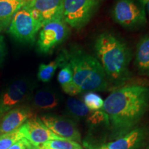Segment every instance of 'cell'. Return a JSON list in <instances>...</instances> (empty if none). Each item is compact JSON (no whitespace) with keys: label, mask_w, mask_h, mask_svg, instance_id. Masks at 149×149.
Here are the masks:
<instances>
[{"label":"cell","mask_w":149,"mask_h":149,"mask_svg":"<svg viewBox=\"0 0 149 149\" xmlns=\"http://www.w3.org/2000/svg\"><path fill=\"white\" fill-rule=\"evenodd\" d=\"M8 149H27L26 147L25 144H24L23 140L22 139L21 140L17 141V142L15 143L11 146L10 148Z\"/></svg>","instance_id":"cell-26"},{"label":"cell","mask_w":149,"mask_h":149,"mask_svg":"<svg viewBox=\"0 0 149 149\" xmlns=\"http://www.w3.org/2000/svg\"><path fill=\"white\" fill-rule=\"evenodd\" d=\"M140 3L146 8L147 13H148V17H149V0H139Z\"/></svg>","instance_id":"cell-27"},{"label":"cell","mask_w":149,"mask_h":149,"mask_svg":"<svg viewBox=\"0 0 149 149\" xmlns=\"http://www.w3.org/2000/svg\"><path fill=\"white\" fill-rule=\"evenodd\" d=\"M40 120L54 134L68 140L79 141L81 135L73 120L54 115H44Z\"/></svg>","instance_id":"cell-11"},{"label":"cell","mask_w":149,"mask_h":149,"mask_svg":"<svg viewBox=\"0 0 149 149\" xmlns=\"http://www.w3.org/2000/svg\"><path fill=\"white\" fill-rule=\"evenodd\" d=\"M23 6V0H0V26L6 29L14 14Z\"/></svg>","instance_id":"cell-16"},{"label":"cell","mask_w":149,"mask_h":149,"mask_svg":"<svg viewBox=\"0 0 149 149\" xmlns=\"http://www.w3.org/2000/svg\"><path fill=\"white\" fill-rule=\"evenodd\" d=\"M32 89V83L26 78H18L11 81L0 94V120L28 99Z\"/></svg>","instance_id":"cell-8"},{"label":"cell","mask_w":149,"mask_h":149,"mask_svg":"<svg viewBox=\"0 0 149 149\" xmlns=\"http://www.w3.org/2000/svg\"><path fill=\"white\" fill-rule=\"evenodd\" d=\"M23 138L35 146L53 139H66L51 131L39 117H31L19 128Z\"/></svg>","instance_id":"cell-10"},{"label":"cell","mask_w":149,"mask_h":149,"mask_svg":"<svg viewBox=\"0 0 149 149\" xmlns=\"http://www.w3.org/2000/svg\"><path fill=\"white\" fill-rule=\"evenodd\" d=\"M62 90L64 91V93H66V94L69 95L70 96L77 95L79 93H82L81 89L74 83V81H72V83L66 86L62 87Z\"/></svg>","instance_id":"cell-24"},{"label":"cell","mask_w":149,"mask_h":149,"mask_svg":"<svg viewBox=\"0 0 149 149\" xmlns=\"http://www.w3.org/2000/svg\"><path fill=\"white\" fill-rule=\"evenodd\" d=\"M60 55L71 67L74 83L82 93L106 91L109 88L107 75L97 57L78 46L64 50Z\"/></svg>","instance_id":"cell-3"},{"label":"cell","mask_w":149,"mask_h":149,"mask_svg":"<svg viewBox=\"0 0 149 149\" xmlns=\"http://www.w3.org/2000/svg\"><path fill=\"white\" fill-rule=\"evenodd\" d=\"M42 27V23L28 9L22 8L13 16L7 33L19 43L33 44Z\"/></svg>","instance_id":"cell-4"},{"label":"cell","mask_w":149,"mask_h":149,"mask_svg":"<svg viewBox=\"0 0 149 149\" xmlns=\"http://www.w3.org/2000/svg\"><path fill=\"white\" fill-rule=\"evenodd\" d=\"M61 60H62V58H61ZM60 68L61 69L57 74V80L62 88L73 81V74H72L71 67L69 64L65 62L63 60Z\"/></svg>","instance_id":"cell-21"},{"label":"cell","mask_w":149,"mask_h":149,"mask_svg":"<svg viewBox=\"0 0 149 149\" xmlns=\"http://www.w3.org/2000/svg\"><path fill=\"white\" fill-rule=\"evenodd\" d=\"M148 149H149V146H148Z\"/></svg>","instance_id":"cell-30"},{"label":"cell","mask_w":149,"mask_h":149,"mask_svg":"<svg viewBox=\"0 0 149 149\" xmlns=\"http://www.w3.org/2000/svg\"><path fill=\"white\" fill-rule=\"evenodd\" d=\"M148 107L149 87L146 86L127 85L112 92L102 109L109 117L111 138H120L135 128Z\"/></svg>","instance_id":"cell-1"},{"label":"cell","mask_w":149,"mask_h":149,"mask_svg":"<svg viewBox=\"0 0 149 149\" xmlns=\"http://www.w3.org/2000/svg\"><path fill=\"white\" fill-rule=\"evenodd\" d=\"M61 65V61L59 55L56 57L55 60L48 64H41L39 66L37 71V78L44 83L49 82L53 77L57 68H60Z\"/></svg>","instance_id":"cell-18"},{"label":"cell","mask_w":149,"mask_h":149,"mask_svg":"<svg viewBox=\"0 0 149 149\" xmlns=\"http://www.w3.org/2000/svg\"><path fill=\"white\" fill-rule=\"evenodd\" d=\"M102 0H64L63 21L70 27L80 30L95 13Z\"/></svg>","instance_id":"cell-5"},{"label":"cell","mask_w":149,"mask_h":149,"mask_svg":"<svg viewBox=\"0 0 149 149\" xmlns=\"http://www.w3.org/2000/svg\"><path fill=\"white\" fill-rule=\"evenodd\" d=\"M64 0H34L26 6L36 19L42 24L54 21L63 20Z\"/></svg>","instance_id":"cell-9"},{"label":"cell","mask_w":149,"mask_h":149,"mask_svg":"<svg viewBox=\"0 0 149 149\" xmlns=\"http://www.w3.org/2000/svg\"><path fill=\"white\" fill-rule=\"evenodd\" d=\"M94 49L109 82L124 84L129 79L132 58L131 50L126 43L113 33L104 32L97 37Z\"/></svg>","instance_id":"cell-2"},{"label":"cell","mask_w":149,"mask_h":149,"mask_svg":"<svg viewBox=\"0 0 149 149\" xmlns=\"http://www.w3.org/2000/svg\"><path fill=\"white\" fill-rule=\"evenodd\" d=\"M112 15L117 24L126 29L143 26L147 22L144 6L135 0H117Z\"/></svg>","instance_id":"cell-6"},{"label":"cell","mask_w":149,"mask_h":149,"mask_svg":"<svg viewBox=\"0 0 149 149\" xmlns=\"http://www.w3.org/2000/svg\"><path fill=\"white\" fill-rule=\"evenodd\" d=\"M145 128H135L120 138L102 145L98 149H139L146 138Z\"/></svg>","instance_id":"cell-12"},{"label":"cell","mask_w":149,"mask_h":149,"mask_svg":"<svg viewBox=\"0 0 149 149\" xmlns=\"http://www.w3.org/2000/svg\"><path fill=\"white\" fill-rule=\"evenodd\" d=\"M37 149H81L77 141L68 139H53L37 146Z\"/></svg>","instance_id":"cell-19"},{"label":"cell","mask_w":149,"mask_h":149,"mask_svg":"<svg viewBox=\"0 0 149 149\" xmlns=\"http://www.w3.org/2000/svg\"><path fill=\"white\" fill-rule=\"evenodd\" d=\"M6 54L7 48L4 37L3 35H0V67L2 66L3 62H4Z\"/></svg>","instance_id":"cell-25"},{"label":"cell","mask_w":149,"mask_h":149,"mask_svg":"<svg viewBox=\"0 0 149 149\" xmlns=\"http://www.w3.org/2000/svg\"><path fill=\"white\" fill-rule=\"evenodd\" d=\"M22 138L23 137L19 129L0 135V149H8Z\"/></svg>","instance_id":"cell-22"},{"label":"cell","mask_w":149,"mask_h":149,"mask_svg":"<svg viewBox=\"0 0 149 149\" xmlns=\"http://www.w3.org/2000/svg\"><path fill=\"white\" fill-rule=\"evenodd\" d=\"M4 30H6V29H5L4 27H3V26H0V33L2 32V31H4Z\"/></svg>","instance_id":"cell-29"},{"label":"cell","mask_w":149,"mask_h":149,"mask_svg":"<svg viewBox=\"0 0 149 149\" xmlns=\"http://www.w3.org/2000/svg\"><path fill=\"white\" fill-rule=\"evenodd\" d=\"M66 112L69 116L74 119L83 118L88 116L91 111L83 101L75 98H68L66 102Z\"/></svg>","instance_id":"cell-17"},{"label":"cell","mask_w":149,"mask_h":149,"mask_svg":"<svg viewBox=\"0 0 149 149\" xmlns=\"http://www.w3.org/2000/svg\"><path fill=\"white\" fill-rule=\"evenodd\" d=\"M32 116L29 107L19 106L10 110L0 120V135L19 129Z\"/></svg>","instance_id":"cell-13"},{"label":"cell","mask_w":149,"mask_h":149,"mask_svg":"<svg viewBox=\"0 0 149 149\" xmlns=\"http://www.w3.org/2000/svg\"><path fill=\"white\" fill-rule=\"evenodd\" d=\"M104 102L102 97L94 92H86L83 95V102L90 111L102 110Z\"/></svg>","instance_id":"cell-20"},{"label":"cell","mask_w":149,"mask_h":149,"mask_svg":"<svg viewBox=\"0 0 149 149\" xmlns=\"http://www.w3.org/2000/svg\"><path fill=\"white\" fill-rule=\"evenodd\" d=\"M88 122L91 126H99L100 124H104L107 126H110L109 119L107 113L102 110L95 111L93 114L89 115Z\"/></svg>","instance_id":"cell-23"},{"label":"cell","mask_w":149,"mask_h":149,"mask_svg":"<svg viewBox=\"0 0 149 149\" xmlns=\"http://www.w3.org/2000/svg\"><path fill=\"white\" fill-rule=\"evenodd\" d=\"M135 64L139 74L149 76V33L144 35L137 43Z\"/></svg>","instance_id":"cell-15"},{"label":"cell","mask_w":149,"mask_h":149,"mask_svg":"<svg viewBox=\"0 0 149 149\" xmlns=\"http://www.w3.org/2000/svg\"><path fill=\"white\" fill-rule=\"evenodd\" d=\"M70 29L63 20H54L44 24L39 32L37 51L42 55L50 54L68 37Z\"/></svg>","instance_id":"cell-7"},{"label":"cell","mask_w":149,"mask_h":149,"mask_svg":"<svg viewBox=\"0 0 149 149\" xmlns=\"http://www.w3.org/2000/svg\"><path fill=\"white\" fill-rule=\"evenodd\" d=\"M33 1H34V0H23V2H24V6L23 7L26 6L30 4V3H31Z\"/></svg>","instance_id":"cell-28"},{"label":"cell","mask_w":149,"mask_h":149,"mask_svg":"<svg viewBox=\"0 0 149 149\" xmlns=\"http://www.w3.org/2000/svg\"><path fill=\"white\" fill-rule=\"evenodd\" d=\"M33 106L35 109L48 111L55 109L59 104V96L51 89H40L35 93L32 98Z\"/></svg>","instance_id":"cell-14"}]
</instances>
